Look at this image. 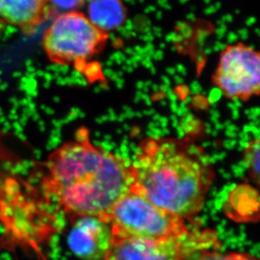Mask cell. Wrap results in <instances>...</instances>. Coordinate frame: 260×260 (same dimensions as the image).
Returning a JSON list of instances; mask_svg holds the SVG:
<instances>
[{"label": "cell", "instance_id": "cell-1", "mask_svg": "<svg viewBox=\"0 0 260 260\" xmlns=\"http://www.w3.org/2000/svg\"><path fill=\"white\" fill-rule=\"evenodd\" d=\"M132 184V164L91 143L85 127L52 150L42 164V189L68 221L103 217Z\"/></svg>", "mask_w": 260, "mask_h": 260}, {"label": "cell", "instance_id": "cell-2", "mask_svg": "<svg viewBox=\"0 0 260 260\" xmlns=\"http://www.w3.org/2000/svg\"><path fill=\"white\" fill-rule=\"evenodd\" d=\"M132 174V191L188 221L202 210L215 176L202 148L170 138L142 141Z\"/></svg>", "mask_w": 260, "mask_h": 260}, {"label": "cell", "instance_id": "cell-3", "mask_svg": "<svg viewBox=\"0 0 260 260\" xmlns=\"http://www.w3.org/2000/svg\"><path fill=\"white\" fill-rule=\"evenodd\" d=\"M110 35L92 24L86 14L69 11L56 15L42 36V48L52 63L81 71L106 47Z\"/></svg>", "mask_w": 260, "mask_h": 260}, {"label": "cell", "instance_id": "cell-4", "mask_svg": "<svg viewBox=\"0 0 260 260\" xmlns=\"http://www.w3.org/2000/svg\"><path fill=\"white\" fill-rule=\"evenodd\" d=\"M102 218L111 225L113 235L135 238H173L183 235L194 225L164 211L135 192L128 191Z\"/></svg>", "mask_w": 260, "mask_h": 260}, {"label": "cell", "instance_id": "cell-5", "mask_svg": "<svg viewBox=\"0 0 260 260\" xmlns=\"http://www.w3.org/2000/svg\"><path fill=\"white\" fill-rule=\"evenodd\" d=\"M215 248H221L216 232L194 226L183 235L173 238L113 235L104 260H185L198 251Z\"/></svg>", "mask_w": 260, "mask_h": 260}, {"label": "cell", "instance_id": "cell-6", "mask_svg": "<svg viewBox=\"0 0 260 260\" xmlns=\"http://www.w3.org/2000/svg\"><path fill=\"white\" fill-rule=\"evenodd\" d=\"M212 81L226 98L248 101L260 92V55L242 42L221 52Z\"/></svg>", "mask_w": 260, "mask_h": 260}, {"label": "cell", "instance_id": "cell-7", "mask_svg": "<svg viewBox=\"0 0 260 260\" xmlns=\"http://www.w3.org/2000/svg\"><path fill=\"white\" fill-rule=\"evenodd\" d=\"M67 240L72 253L81 260H104L113 238L111 225L101 216L69 220Z\"/></svg>", "mask_w": 260, "mask_h": 260}, {"label": "cell", "instance_id": "cell-8", "mask_svg": "<svg viewBox=\"0 0 260 260\" xmlns=\"http://www.w3.org/2000/svg\"><path fill=\"white\" fill-rule=\"evenodd\" d=\"M49 0H0V24L32 36L53 18Z\"/></svg>", "mask_w": 260, "mask_h": 260}, {"label": "cell", "instance_id": "cell-9", "mask_svg": "<svg viewBox=\"0 0 260 260\" xmlns=\"http://www.w3.org/2000/svg\"><path fill=\"white\" fill-rule=\"evenodd\" d=\"M86 15L96 27L109 33L125 24L128 11L122 0H89Z\"/></svg>", "mask_w": 260, "mask_h": 260}, {"label": "cell", "instance_id": "cell-10", "mask_svg": "<svg viewBox=\"0 0 260 260\" xmlns=\"http://www.w3.org/2000/svg\"><path fill=\"white\" fill-rule=\"evenodd\" d=\"M258 192L249 185L236 187L229 194L226 213L234 220L254 221L258 216Z\"/></svg>", "mask_w": 260, "mask_h": 260}, {"label": "cell", "instance_id": "cell-11", "mask_svg": "<svg viewBox=\"0 0 260 260\" xmlns=\"http://www.w3.org/2000/svg\"><path fill=\"white\" fill-rule=\"evenodd\" d=\"M259 139L255 138L248 142L243 152V160L253 181L259 183Z\"/></svg>", "mask_w": 260, "mask_h": 260}, {"label": "cell", "instance_id": "cell-12", "mask_svg": "<svg viewBox=\"0 0 260 260\" xmlns=\"http://www.w3.org/2000/svg\"><path fill=\"white\" fill-rule=\"evenodd\" d=\"M85 3L86 0H49L54 17L61 13L78 11L85 5Z\"/></svg>", "mask_w": 260, "mask_h": 260}, {"label": "cell", "instance_id": "cell-13", "mask_svg": "<svg viewBox=\"0 0 260 260\" xmlns=\"http://www.w3.org/2000/svg\"><path fill=\"white\" fill-rule=\"evenodd\" d=\"M221 248H209L193 253L185 260H221L223 254L220 252Z\"/></svg>", "mask_w": 260, "mask_h": 260}, {"label": "cell", "instance_id": "cell-14", "mask_svg": "<svg viewBox=\"0 0 260 260\" xmlns=\"http://www.w3.org/2000/svg\"><path fill=\"white\" fill-rule=\"evenodd\" d=\"M221 260H258L250 254L241 253H232L223 254Z\"/></svg>", "mask_w": 260, "mask_h": 260}]
</instances>
